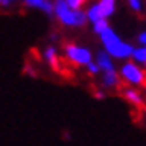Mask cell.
<instances>
[{"label":"cell","instance_id":"1","mask_svg":"<svg viewBox=\"0 0 146 146\" xmlns=\"http://www.w3.org/2000/svg\"><path fill=\"white\" fill-rule=\"evenodd\" d=\"M100 43L104 46V51H105L113 61H126L131 59L133 54V44L125 41L121 36H120L112 27L105 28L102 33L99 35Z\"/></svg>","mask_w":146,"mask_h":146},{"label":"cell","instance_id":"2","mask_svg":"<svg viewBox=\"0 0 146 146\" xmlns=\"http://www.w3.org/2000/svg\"><path fill=\"white\" fill-rule=\"evenodd\" d=\"M53 15L54 18L66 28H82L89 23L86 12L82 8L80 10H72V8H69L66 5L64 0H54Z\"/></svg>","mask_w":146,"mask_h":146},{"label":"cell","instance_id":"3","mask_svg":"<svg viewBox=\"0 0 146 146\" xmlns=\"http://www.w3.org/2000/svg\"><path fill=\"white\" fill-rule=\"evenodd\" d=\"M120 79L130 87H143L146 86V69L139 66L131 59L123 61V64L118 69Z\"/></svg>","mask_w":146,"mask_h":146},{"label":"cell","instance_id":"4","mask_svg":"<svg viewBox=\"0 0 146 146\" xmlns=\"http://www.w3.org/2000/svg\"><path fill=\"white\" fill-rule=\"evenodd\" d=\"M62 53L64 58L76 67H86L89 62L94 61L92 49L79 43H66L62 48Z\"/></svg>","mask_w":146,"mask_h":146},{"label":"cell","instance_id":"5","mask_svg":"<svg viewBox=\"0 0 146 146\" xmlns=\"http://www.w3.org/2000/svg\"><path fill=\"white\" fill-rule=\"evenodd\" d=\"M94 62L99 66L100 72H108V71H115V69H117L115 61H113L104 49H102V51H97V53L94 54Z\"/></svg>","mask_w":146,"mask_h":146},{"label":"cell","instance_id":"6","mask_svg":"<svg viewBox=\"0 0 146 146\" xmlns=\"http://www.w3.org/2000/svg\"><path fill=\"white\" fill-rule=\"evenodd\" d=\"M123 99L133 107H143L145 105V97L138 90V87H128L123 90Z\"/></svg>","mask_w":146,"mask_h":146},{"label":"cell","instance_id":"7","mask_svg":"<svg viewBox=\"0 0 146 146\" xmlns=\"http://www.w3.org/2000/svg\"><path fill=\"white\" fill-rule=\"evenodd\" d=\"M121 84V79L118 76V71H108V72H102V87L108 89V90H115L118 89Z\"/></svg>","mask_w":146,"mask_h":146},{"label":"cell","instance_id":"8","mask_svg":"<svg viewBox=\"0 0 146 146\" xmlns=\"http://www.w3.org/2000/svg\"><path fill=\"white\" fill-rule=\"evenodd\" d=\"M43 59L48 62V66L53 67V69H59V53H58V48L54 44L44 48L43 51Z\"/></svg>","mask_w":146,"mask_h":146},{"label":"cell","instance_id":"9","mask_svg":"<svg viewBox=\"0 0 146 146\" xmlns=\"http://www.w3.org/2000/svg\"><path fill=\"white\" fill-rule=\"evenodd\" d=\"M97 5H99L104 18H110L117 12V0H99Z\"/></svg>","mask_w":146,"mask_h":146},{"label":"cell","instance_id":"10","mask_svg":"<svg viewBox=\"0 0 146 146\" xmlns=\"http://www.w3.org/2000/svg\"><path fill=\"white\" fill-rule=\"evenodd\" d=\"M84 12H86V17H87V21H89V23H94V21H99V20L104 18V15L100 12L97 2L90 3V5L87 7V10H84ZM107 20H108V18H107Z\"/></svg>","mask_w":146,"mask_h":146},{"label":"cell","instance_id":"11","mask_svg":"<svg viewBox=\"0 0 146 146\" xmlns=\"http://www.w3.org/2000/svg\"><path fill=\"white\" fill-rule=\"evenodd\" d=\"M131 61L136 62L139 66H146V46H138L133 48V54H131Z\"/></svg>","mask_w":146,"mask_h":146},{"label":"cell","instance_id":"12","mask_svg":"<svg viewBox=\"0 0 146 146\" xmlns=\"http://www.w3.org/2000/svg\"><path fill=\"white\" fill-rule=\"evenodd\" d=\"M126 5L133 13H141L145 8V0H126Z\"/></svg>","mask_w":146,"mask_h":146},{"label":"cell","instance_id":"13","mask_svg":"<svg viewBox=\"0 0 146 146\" xmlns=\"http://www.w3.org/2000/svg\"><path fill=\"white\" fill-rule=\"evenodd\" d=\"M108 27H110L108 20H107V18H102V20L94 21V23H92V31H94L95 35H97V36H99V35L102 33V31H104L105 28H108Z\"/></svg>","mask_w":146,"mask_h":146},{"label":"cell","instance_id":"14","mask_svg":"<svg viewBox=\"0 0 146 146\" xmlns=\"http://www.w3.org/2000/svg\"><path fill=\"white\" fill-rule=\"evenodd\" d=\"M21 2L25 7H30V8H36V10H41L43 7V3H44V0H18Z\"/></svg>","mask_w":146,"mask_h":146},{"label":"cell","instance_id":"15","mask_svg":"<svg viewBox=\"0 0 146 146\" xmlns=\"http://www.w3.org/2000/svg\"><path fill=\"white\" fill-rule=\"evenodd\" d=\"M86 71H87V74H89V76H92V77H95V76L102 74V72H100V69H99V66H97L94 61H92V62H89V64L86 66Z\"/></svg>","mask_w":146,"mask_h":146},{"label":"cell","instance_id":"16","mask_svg":"<svg viewBox=\"0 0 146 146\" xmlns=\"http://www.w3.org/2000/svg\"><path fill=\"white\" fill-rule=\"evenodd\" d=\"M53 8H54V0H44L40 12H43L44 15H53Z\"/></svg>","mask_w":146,"mask_h":146},{"label":"cell","instance_id":"17","mask_svg":"<svg viewBox=\"0 0 146 146\" xmlns=\"http://www.w3.org/2000/svg\"><path fill=\"white\" fill-rule=\"evenodd\" d=\"M66 2V5L69 8H72V10H80V8L86 5V2L84 0H64Z\"/></svg>","mask_w":146,"mask_h":146},{"label":"cell","instance_id":"18","mask_svg":"<svg viewBox=\"0 0 146 146\" xmlns=\"http://www.w3.org/2000/svg\"><path fill=\"white\" fill-rule=\"evenodd\" d=\"M136 41L139 43V46H146V30H143V31L136 36Z\"/></svg>","mask_w":146,"mask_h":146},{"label":"cell","instance_id":"19","mask_svg":"<svg viewBox=\"0 0 146 146\" xmlns=\"http://www.w3.org/2000/svg\"><path fill=\"white\" fill-rule=\"evenodd\" d=\"M94 97H95L97 100H104V99H105V92H102V90H97V92L94 94Z\"/></svg>","mask_w":146,"mask_h":146},{"label":"cell","instance_id":"20","mask_svg":"<svg viewBox=\"0 0 146 146\" xmlns=\"http://www.w3.org/2000/svg\"><path fill=\"white\" fill-rule=\"evenodd\" d=\"M10 5H12V3H10V0H0V7H2V8H8Z\"/></svg>","mask_w":146,"mask_h":146},{"label":"cell","instance_id":"21","mask_svg":"<svg viewBox=\"0 0 146 146\" xmlns=\"http://www.w3.org/2000/svg\"><path fill=\"white\" fill-rule=\"evenodd\" d=\"M15 2H18V0H10V3H15Z\"/></svg>","mask_w":146,"mask_h":146},{"label":"cell","instance_id":"22","mask_svg":"<svg viewBox=\"0 0 146 146\" xmlns=\"http://www.w3.org/2000/svg\"><path fill=\"white\" fill-rule=\"evenodd\" d=\"M84 2H87V0H84Z\"/></svg>","mask_w":146,"mask_h":146},{"label":"cell","instance_id":"23","mask_svg":"<svg viewBox=\"0 0 146 146\" xmlns=\"http://www.w3.org/2000/svg\"><path fill=\"white\" fill-rule=\"evenodd\" d=\"M145 89H146V86H145Z\"/></svg>","mask_w":146,"mask_h":146},{"label":"cell","instance_id":"24","mask_svg":"<svg viewBox=\"0 0 146 146\" xmlns=\"http://www.w3.org/2000/svg\"><path fill=\"white\" fill-rule=\"evenodd\" d=\"M145 69H146V66H145Z\"/></svg>","mask_w":146,"mask_h":146}]
</instances>
